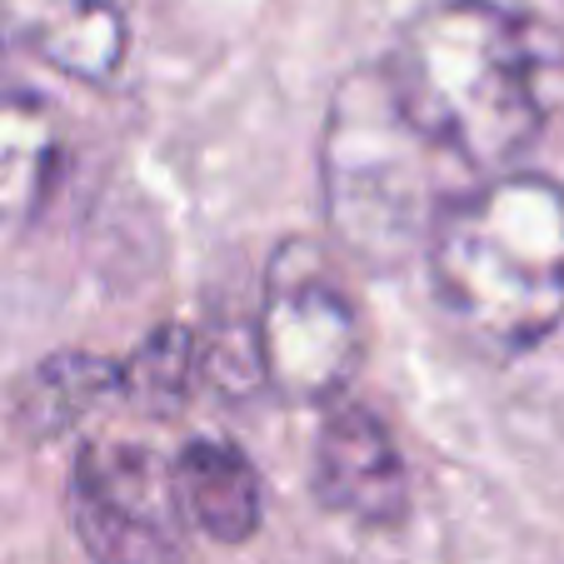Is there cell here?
Returning <instances> with one entry per match:
<instances>
[{
  "mask_svg": "<svg viewBox=\"0 0 564 564\" xmlns=\"http://www.w3.org/2000/svg\"><path fill=\"white\" fill-rule=\"evenodd\" d=\"M430 285L465 345L514 360L564 325V185L534 171L479 175L430 230Z\"/></svg>",
  "mask_w": 564,
  "mask_h": 564,
  "instance_id": "obj_1",
  "label": "cell"
},
{
  "mask_svg": "<svg viewBox=\"0 0 564 564\" xmlns=\"http://www.w3.org/2000/svg\"><path fill=\"white\" fill-rule=\"evenodd\" d=\"M380 65L420 135L469 175L514 171L544 130L540 55L495 0L425 6Z\"/></svg>",
  "mask_w": 564,
  "mask_h": 564,
  "instance_id": "obj_2",
  "label": "cell"
},
{
  "mask_svg": "<svg viewBox=\"0 0 564 564\" xmlns=\"http://www.w3.org/2000/svg\"><path fill=\"white\" fill-rule=\"evenodd\" d=\"M449 165L394 100L384 65H360L335 86L319 130V205L330 240L370 270H400L430 246L449 195Z\"/></svg>",
  "mask_w": 564,
  "mask_h": 564,
  "instance_id": "obj_3",
  "label": "cell"
},
{
  "mask_svg": "<svg viewBox=\"0 0 564 564\" xmlns=\"http://www.w3.org/2000/svg\"><path fill=\"white\" fill-rule=\"evenodd\" d=\"M260 380L285 405L330 410L350 390L365 355L360 310L335 275L325 246L295 235L270 256L265 300L256 319Z\"/></svg>",
  "mask_w": 564,
  "mask_h": 564,
  "instance_id": "obj_4",
  "label": "cell"
},
{
  "mask_svg": "<svg viewBox=\"0 0 564 564\" xmlns=\"http://www.w3.org/2000/svg\"><path fill=\"white\" fill-rule=\"evenodd\" d=\"M65 514L90 564H185L191 514L175 465L135 440L80 445L65 485Z\"/></svg>",
  "mask_w": 564,
  "mask_h": 564,
  "instance_id": "obj_5",
  "label": "cell"
},
{
  "mask_svg": "<svg viewBox=\"0 0 564 564\" xmlns=\"http://www.w3.org/2000/svg\"><path fill=\"white\" fill-rule=\"evenodd\" d=\"M315 500L330 514L370 530H390L410 510V475L390 425L370 405L335 400L315 435Z\"/></svg>",
  "mask_w": 564,
  "mask_h": 564,
  "instance_id": "obj_6",
  "label": "cell"
},
{
  "mask_svg": "<svg viewBox=\"0 0 564 564\" xmlns=\"http://www.w3.org/2000/svg\"><path fill=\"white\" fill-rule=\"evenodd\" d=\"M191 524L215 544H246L265 520V485L256 459L230 440H191L175 459Z\"/></svg>",
  "mask_w": 564,
  "mask_h": 564,
  "instance_id": "obj_7",
  "label": "cell"
},
{
  "mask_svg": "<svg viewBox=\"0 0 564 564\" xmlns=\"http://www.w3.org/2000/svg\"><path fill=\"white\" fill-rule=\"evenodd\" d=\"M61 120L31 90H0V225H31L61 181Z\"/></svg>",
  "mask_w": 564,
  "mask_h": 564,
  "instance_id": "obj_8",
  "label": "cell"
},
{
  "mask_svg": "<svg viewBox=\"0 0 564 564\" xmlns=\"http://www.w3.org/2000/svg\"><path fill=\"white\" fill-rule=\"evenodd\" d=\"M116 394H120V360L61 350L25 370V380L11 394V420L25 440H55L70 435L80 420H90Z\"/></svg>",
  "mask_w": 564,
  "mask_h": 564,
  "instance_id": "obj_9",
  "label": "cell"
},
{
  "mask_svg": "<svg viewBox=\"0 0 564 564\" xmlns=\"http://www.w3.org/2000/svg\"><path fill=\"white\" fill-rule=\"evenodd\" d=\"M25 41L55 75L106 90L126 65L130 25L116 0H51Z\"/></svg>",
  "mask_w": 564,
  "mask_h": 564,
  "instance_id": "obj_10",
  "label": "cell"
},
{
  "mask_svg": "<svg viewBox=\"0 0 564 564\" xmlns=\"http://www.w3.org/2000/svg\"><path fill=\"white\" fill-rule=\"evenodd\" d=\"M205 370V340L191 325H155L135 350L120 360V400L145 415H181L195 380Z\"/></svg>",
  "mask_w": 564,
  "mask_h": 564,
  "instance_id": "obj_11",
  "label": "cell"
},
{
  "mask_svg": "<svg viewBox=\"0 0 564 564\" xmlns=\"http://www.w3.org/2000/svg\"><path fill=\"white\" fill-rule=\"evenodd\" d=\"M0 51H6V45H0Z\"/></svg>",
  "mask_w": 564,
  "mask_h": 564,
  "instance_id": "obj_12",
  "label": "cell"
}]
</instances>
